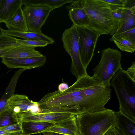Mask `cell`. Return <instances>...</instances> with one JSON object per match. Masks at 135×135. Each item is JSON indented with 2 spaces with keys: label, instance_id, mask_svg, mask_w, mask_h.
<instances>
[{
  "label": "cell",
  "instance_id": "33",
  "mask_svg": "<svg viewBox=\"0 0 135 135\" xmlns=\"http://www.w3.org/2000/svg\"><path fill=\"white\" fill-rule=\"evenodd\" d=\"M115 128L109 129L104 135H119L117 132Z\"/></svg>",
  "mask_w": 135,
  "mask_h": 135
},
{
  "label": "cell",
  "instance_id": "6",
  "mask_svg": "<svg viewBox=\"0 0 135 135\" xmlns=\"http://www.w3.org/2000/svg\"><path fill=\"white\" fill-rule=\"evenodd\" d=\"M76 115L72 110L58 108L41 109L39 112L35 113L28 112L16 114L19 122L21 123L27 121H40L56 123Z\"/></svg>",
  "mask_w": 135,
  "mask_h": 135
},
{
  "label": "cell",
  "instance_id": "38",
  "mask_svg": "<svg viewBox=\"0 0 135 135\" xmlns=\"http://www.w3.org/2000/svg\"></svg>",
  "mask_w": 135,
  "mask_h": 135
},
{
  "label": "cell",
  "instance_id": "36",
  "mask_svg": "<svg viewBox=\"0 0 135 135\" xmlns=\"http://www.w3.org/2000/svg\"><path fill=\"white\" fill-rule=\"evenodd\" d=\"M2 29L0 25V36L3 34L2 31Z\"/></svg>",
  "mask_w": 135,
  "mask_h": 135
},
{
  "label": "cell",
  "instance_id": "37",
  "mask_svg": "<svg viewBox=\"0 0 135 135\" xmlns=\"http://www.w3.org/2000/svg\"><path fill=\"white\" fill-rule=\"evenodd\" d=\"M2 0H0V6L1 4V2H2Z\"/></svg>",
  "mask_w": 135,
  "mask_h": 135
},
{
  "label": "cell",
  "instance_id": "22",
  "mask_svg": "<svg viewBox=\"0 0 135 135\" xmlns=\"http://www.w3.org/2000/svg\"><path fill=\"white\" fill-rule=\"evenodd\" d=\"M109 41H113L120 50L129 53H132L135 50V43L122 38L111 37Z\"/></svg>",
  "mask_w": 135,
  "mask_h": 135
},
{
  "label": "cell",
  "instance_id": "15",
  "mask_svg": "<svg viewBox=\"0 0 135 135\" xmlns=\"http://www.w3.org/2000/svg\"><path fill=\"white\" fill-rule=\"evenodd\" d=\"M55 123L40 121H27L21 123V127L24 134L30 135L42 133L54 126Z\"/></svg>",
  "mask_w": 135,
  "mask_h": 135
},
{
  "label": "cell",
  "instance_id": "31",
  "mask_svg": "<svg viewBox=\"0 0 135 135\" xmlns=\"http://www.w3.org/2000/svg\"><path fill=\"white\" fill-rule=\"evenodd\" d=\"M0 135H26L22 132H9L0 130Z\"/></svg>",
  "mask_w": 135,
  "mask_h": 135
},
{
  "label": "cell",
  "instance_id": "21",
  "mask_svg": "<svg viewBox=\"0 0 135 135\" xmlns=\"http://www.w3.org/2000/svg\"><path fill=\"white\" fill-rule=\"evenodd\" d=\"M20 45L17 38L3 33L0 36V58L10 50Z\"/></svg>",
  "mask_w": 135,
  "mask_h": 135
},
{
  "label": "cell",
  "instance_id": "20",
  "mask_svg": "<svg viewBox=\"0 0 135 135\" xmlns=\"http://www.w3.org/2000/svg\"><path fill=\"white\" fill-rule=\"evenodd\" d=\"M73 0H22V5H41L55 9L64 4L70 3Z\"/></svg>",
  "mask_w": 135,
  "mask_h": 135
},
{
  "label": "cell",
  "instance_id": "35",
  "mask_svg": "<svg viewBox=\"0 0 135 135\" xmlns=\"http://www.w3.org/2000/svg\"><path fill=\"white\" fill-rule=\"evenodd\" d=\"M115 130L119 135H126L123 131L122 130L117 126L115 127Z\"/></svg>",
  "mask_w": 135,
  "mask_h": 135
},
{
  "label": "cell",
  "instance_id": "17",
  "mask_svg": "<svg viewBox=\"0 0 135 135\" xmlns=\"http://www.w3.org/2000/svg\"><path fill=\"white\" fill-rule=\"evenodd\" d=\"M8 30H11L27 32V29L22 6L8 20L5 24Z\"/></svg>",
  "mask_w": 135,
  "mask_h": 135
},
{
  "label": "cell",
  "instance_id": "29",
  "mask_svg": "<svg viewBox=\"0 0 135 135\" xmlns=\"http://www.w3.org/2000/svg\"><path fill=\"white\" fill-rule=\"evenodd\" d=\"M103 1L108 3L111 5L123 7L126 0H102Z\"/></svg>",
  "mask_w": 135,
  "mask_h": 135
},
{
  "label": "cell",
  "instance_id": "19",
  "mask_svg": "<svg viewBox=\"0 0 135 135\" xmlns=\"http://www.w3.org/2000/svg\"><path fill=\"white\" fill-rule=\"evenodd\" d=\"M135 14L130 11L123 9L122 18L119 22L117 29L112 36L126 31L135 27Z\"/></svg>",
  "mask_w": 135,
  "mask_h": 135
},
{
  "label": "cell",
  "instance_id": "7",
  "mask_svg": "<svg viewBox=\"0 0 135 135\" xmlns=\"http://www.w3.org/2000/svg\"><path fill=\"white\" fill-rule=\"evenodd\" d=\"M80 56L86 69L94 55L99 35L87 27L77 26Z\"/></svg>",
  "mask_w": 135,
  "mask_h": 135
},
{
  "label": "cell",
  "instance_id": "24",
  "mask_svg": "<svg viewBox=\"0 0 135 135\" xmlns=\"http://www.w3.org/2000/svg\"><path fill=\"white\" fill-rule=\"evenodd\" d=\"M17 42L21 45L35 48L37 47H45L49 44L46 41L17 38Z\"/></svg>",
  "mask_w": 135,
  "mask_h": 135
},
{
  "label": "cell",
  "instance_id": "2",
  "mask_svg": "<svg viewBox=\"0 0 135 135\" xmlns=\"http://www.w3.org/2000/svg\"><path fill=\"white\" fill-rule=\"evenodd\" d=\"M115 111L105 108L75 115L80 135H104L117 125Z\"/></svg>",
  "mask_w": 135,
  "mask_h": 135
},
{
  "label": "cell",
  "instance_id": "26",
  "mask_svg": "<svg viewBox=\"0 0 135 135\" xmlns=\"http://www.w3.org/2000/svg\"><path fill=\"white\" fill-rule=\"evenodd\" d=\"M110 5L112 14L113 17L119 21L122 15L123 8L122 7Z\"/></svg>",
  "mask_w": 135,
  "mask_h": 135
},
{
  "label": "cell",
  "instance_id": "32",
  "mask_svg": "<svg viewBox=\"0 0 135 135\" xmlns=\"http://www.w3.org/2000/svg\"><path fill=\"white\" fill-rule=\"evenodd\" d=\"M69 87L67 83H63L59 85L58 90L60 92H62L66 90Z\"/></svg>",
  "mask_w": 135,
  "mask_h": 135
},
{
  "label": "cell",
  "instance_id": "4",
  "mask_svg": "<svg viewBox=\"0 0 135 135\" xmlns=\"http://www.w3.org/2000/svg\"><path fill=\"white\" fill-rule=\"evenodd\" d=\"M122 54L117 49L110 47L103 50L100 61L92 70L93 75L103 86L110 88V81L114 75L121 68Z\"/></svg>",
  "mask_w": 135,
  "mask_h": 135
},
{
  "label": "cell",
  "instance_id": "11",
  "mask_svg": "<svg viewBox=\"0 0 135 135\" xmlns=\"http://www.w3.org/2000/svg\"><path fill=\"white\" fill-rule=\"evenodd\" d=\"M2 62L10 68H21L30 69L43 66L46 61V56L21 59L2 58Z\"/></svg>",
  "mask_w": 135,
  "mask_h": 135
},
{
  "label": "cell",
  "instance_id": "3",
  "mask_svg": "<svg viewBox=\"0 0 135 135\" xmlns=\"http://www.w3.org/2000/svg\"><path fill=\"white\" fill-rule=\"evenodd\" d=\"M110 86L114 89L119 103V109L135 122V80L121 68L113 77Z\"/></svg>",
  "mask_w": 135,
  "mask_h": 135
},
{
  "label": "cell",
  "instance_id": "34",
  "mask_svg": "<svg viewBox=\"0 0 135 135\" xmlns=\"http://www.w3.org/2000/svg\"><path fill=\"white\" fill-rule=\"evenodd\" d=\"M42 133L44 135H67L59 133L45 131Z\"/></svg>",
  "mask_w": 135,
  "mask_h": 135
},
{
  "label": "cell",
  "instance_id": "13",
  "mask_svg": "<svg viewBox=\"0 0 135 135\" xmlns=\"http://www.w3.org/2000/svg\"><path fill=\"white\" fill-rule=\"evenodd\" d=\"M22 5V0H2L0 6V23L5 24Z\"/></svg>",
  "mask_w": 135,
  "mask_h": 135
},
{
  "label": "cell",
  "instance_id": "5",
  "mask_svg": "<svg viewBox=\"0 0 135 135\" xmlns=\"http://www.w3.org/2000/svg\"><path fill=\"white\" fill-rule=\"evenodd\" d=\"M61 40L64 48L71 58L70 71L72 74L77 79L87 75L86 69L80 56L77 26L73 24L70 28L66 29L62 35Z\"/></svg>",
  "mask_w": 135,
  "mask_h": 135
},
{
  "label": "cell",
  "instance_id": "8",
  "mask_svg": "<svg viewBox=\"0 0 135 135\" xmlns=\"http://www.w3.org/2000/svg\"><path fill=\"white\" fill-rule=\"evenodd\" d=\"M22 10L27 27L30 32L41 31L50 12L54 8L41 5H25Z\"/></svg>",
  "mask_w": 135,
  "mask_h": 135
},
{
  "label": "cell",
  "instance_id": "10",
  "mask_svg": "<svg viewBox=\"0 0 135 135\" xmlns=\"http://www.w3.org/2000/svg\"><path fill=\"white\" fill-rule=\"evenodd\" d=\"M66 7L73 24L77 26L88 27L90 22L84 7L83 0H73Z\"/></svg>",
  "mask_w": 135,
  "mask_h": 135
},
{
  "label": "cell",
  "instance_id": "1",
  "mask_svg": "<svg viewBox=\"0 0 135 135\" xmlns=\"http://www.w3.org/2000/svg\"><path fill=\"white\" fill-rule=\"evenodd\" d=\"M90 24L88 27L97 32L100 36L116 32L119 21L112 16L110 5L102 0H83Z\"/></svg>",
  "mask_w": 135,
  "mask_h": 135
},
{
  "label": "cell",
  "instance_id": "18",
  "mask_svg": "<svg viewBox=\"0 0 135 135\" xmlns=\"http://www.w3.org/2000/svg\"><path fill=\"white\" fill-rule=\"evenodd\" d=\"M115 112L116 117L117 126L126 135H135V122L124 114L120 110Z\"/></svg>",
  "mask_w": 135,
  "mask_h": 135
},
{
  "label": "cell",
  "instance_id": "25",
  "mask_svg": "<svg viewBox=\"0 0 135 135\" xmlns=\"http://www.w3.org/2000/svg\"><path fill=\"white\" fill-rule=\"evenodd\" d=\"M111 37L122 38L135 43V27Z\"/></svg>",
  "mask_w": 135,
  "mask_h": 135
},
{
  "label": "cell",
  "instance_id": "14",
  "mask_svg": "<svg viewBox=\"0 0 135 135\" xmlns=\"http://www.w3.org/2000/svg\"><path fill=\"white\" fill-rule=\"evenodd\" d=\"M43 55L35 48L20 45L8 51L0 58L21 59L40 57Z\"/></svg>",
  "mask_w": 135,
  "mask_h": 135
},
{
  "label": "cell",
  "instance_id": "16",
  "mask_svg": "<svg viewBox=\"0 0 135 135\" xmlns=\"http://www.w3.org/2000/svg\"><path fill=\"white\" fill-rule=\"evenodd\" d=\"M3 33L12 37L22 38L24 39L37 41H42L52 44L54 42V39L42 33L41 31L38 32L34 33L30 32H23L8 30L2 29Z\"/></svg>",
  "mask_w": 135,
  "mask_h": 135
},
{
  "label": "cell",
  "instance_id": "30",
  "mask_svg": "<svg viewBox=\"0 0 135 135\" xmlns=\"http://www.w3.org/2000/svg\"><path fill=\"white\" fill-rule=\"evenodd\" d=\"M131 77L135 80V62H132L131 66L126 70Z\"/></svg>",
  "mask_w": 135,
  "mask_h": 135
},
{
  "label": "cell",
  "instance_id": "23",
  "mask_svg": "<svg viewBox=\"0 0 135 135\" xmlns=\"http://www.w3.org/2000/svg\"><path fill=\"white\" fill-rule=\"evenodd\" d=\"M18 123L16 114L11 110L6 111L0 115V128Z\"/></svg>",
  "mask_w": 135,
  "mask_h": 135
},
{
  "label": "cell",
  "instance_id": "9",
  "mask_svg": "<svg viewBox=\"0 0 135 135\" xmlns=\"http://www.w3.org/2000/svg\"><path fill=\"white\" fill-rule=\"evenodd\" d=\"M6 107L16 114L25 113H35L40 111L38 102L29 99L26 95L14 94L7 100Z\"/></svg>",
  "mask_w": 135,
  "mask_h": 135
},
{
  "label": "cell",
  "instance_id": "12",
  "mask_svg": "<svg viewBox=\"0 0 135 135\" xmlns=\"http://www.w3.org/2000/svg\"><path fill=\"white\" fill-rule=\"evenodd\" d=\"M75 115L63 121L55 123L54 126L48 129L45 131L67 135H80Z\"/></svg>",
  "mask_w": 135,
  "mask_h": 135
},
{
  "label": "cell",
  "instance_id": "27",
  "mask_svg": "<svg viewBox=\"0 0 135 135\" xmlns=\"http://www.w3.org/2000/svg\"><path fill=\"white\" fill-rule=\"evenodd\" d=\"M0 130L9 132H22L21 123H18L5 127L0 128Z\"/></svg>",
  "mask_w": 135,
  "mask_h": 135
},
{
  "label": "cell",
  "instance_id": "28",
  "mask_svg": "<svg viewBox=\"0 0 135 135\" xmlns=\"http://www.w3.org/2000/svg\"><path fill=\"white\" fill-rule=\"evenodd\" d=\"M122 8L135 14V0H126Z\"/></svg>",
  "mask_w": 135,
  "mask_h": 135
}]
</instances>
